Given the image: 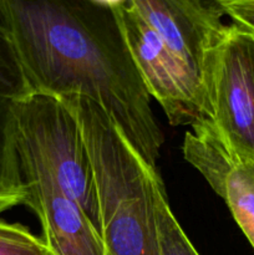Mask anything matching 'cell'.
Here are the masks:
<instances>
[{
  "instance_id": "obj_1",
  "label": "cell",
  "mask_w": 254,
  "mask_h": 255,
  "mask_svg": "<svg viewBox=\"0 0 254 255\" xmlns=\"http://www.w3.org/2000/svg\"><path fill=\"white\" fill-rule=\"evenodd\" d=\"M0 21L11 34L34 94L95 101L137 154L157 168L163 132L114 0H0Z\"/></svg>"
},
{
  "instance_id": "obj_2",
  "label": "cell",
  "mask_w": 254,
  "mask_h": 255,
  "mask_svg": "<svg viewBox=\"0 0 254 255\" xmlns=\"http://www.w3.org/2000/svg\"><path fill=\"white\" fill-rule=\"evenodd\" d=\"M81 127L96 182L105 255H159L153 173L107 112L80 95L61 97Z\"/></svg>"
},
{
  "instance_id": "obj_3",
  "label": "cell",
  "mask_w": 254,
  "mask_h": 255,
  "mask_svg": "<svg viewBox=\"0 0 254 255\" xmlns=\"http://www.w3.org/2000/svg\"><path fill=\"white\" fill-rule=\"evenodd\" d=\"M15 114L17 136L34 147L62 189L80 204L100 234L94 169L74 112L61 99L32 94L15 102Z\"/></svg>"
},
{
  "instance_id": "obj_4",
  "label": "cell",
  "mask_w": 254,
  "mask_h": 255,
  "mask_svg": "<svg viewBox=\"0 0 254 255\" xmlns=\"http://www.w3.org/2000/svg\"><path fill=\"white\" fill-rule=\"evenodd\" d=\"M209 122L224 142L254 158V34L237 24L217 47L208 84Z\"/></svg>"
},
{
  "instance_id": "obj_5",
  "label": "cell",
  "mask_w": 254,
  "mask_h": 255,
  "mask_svg": "<svg viewBox=\"0 0 254 255\" xmlns=\"http://www.w3.org/2000/svg\"><path fill=\"white\" fill-rule=\"evenodd\" d=\"M114 4L139 76L151 99L161 105L169 124L192 127L209 121L204 95L136 11L131 0H114Z\"/></svg>"
},
{
  "instance_id": "obj_6",
  "label": "cell",
  "mask_w": 254,
  "mask_h": 255,
  "mask_svg": "<svg viewBox=\"0 0 254 255\" xmlns=\"http://www.w3.org/2000/svg\"><path fill=\"white\" fill-rule=\"evenodd\" d=\"M208 104L214 52L227 30L219 0H131ZM209 107V104H208Z\"/></svg>"
},
{
  "instance_id": "obj_7",
  "label": "cell",
  "mask_w": 254,
  "mask_h": 255,
  "mask_svg": "<svg viewBox=\"0 0 254 255\" xmlns=\"http://www.w3.org/2000/svg\"><path fill=\"white\" fill-rule=\"evenodd\" d=\"M26 201L42 228L50 255H105L99 232L80 204L62 189L34 147L16 134Z\"/></svg>"
},
{
  "instance_id": "obj_8",
  "label": "cell",
  "mask_w": 254,
  "mask_h": 255,
  "mask_svg": "<svg viewBox=\"0 0 254 255\" xmlns=\"http://www.w3.org/2000/svg\"><path fill=\"white\" fill-rule=\"evenodd\" d=\"M182 152L223 199L254 249V158L237 154L209 121L184 133Z\"/></svg>"
},
{
  "instance_id": "obj_9",
  "label": "cell",
  "mask_w": 254,
  "mask_h": 255,
  "mask_svg": "<svg viewBox=\"0 0 254 255\" xmlns=\"http://www.w3.org/2000/svg\"><path fill=\"white\" fill-rule=\"evenodd\" d=\"M26 197L16 144L15 102L0 99V213L25 204Z\"/></svg>"
},
{
  "instance_id": "obj_10",
  "label": "cell",
  "mask_w": 254,
  "mask_h": 255,
  "mask_svg": "<svg viewBox=\"0 0 254 255\" xmlns=\"http://www.w3.org/2000/svg\"><path fill=\"white\" fill-rule=\"evenodd\" d=\"M153 192L159 255H199L172 213L158 171L153 173Z\"/></svg>"
},
{
  "instance_id": "obj_11",
  "label": "cell",
  "mask_w": 254,
  "mask_h": 255,
  "mask_svg": "<svg viewBox=\"0 0 254 255\" xmlns=\"http://www.w3.org/2000/svg\"><path fill=\"white\" fill-rule=\"evenodd\" d=\"M32 94L11 34L0 21V99L20 102Z\"/></svg>"
},
{
  "instance_id": "obj_12",
  "label": "cell",
  "mask_w": 254,
  "mask_h": 255,
  "mask_svg": "<svg viewBox=\"0 0 254 255\" xmlns=\"http://www.w3.org/2000/svg\"><path fill=\"white\" fill-rule=\"evenodd\" d=\"M0 255H50L41 238L21 224L0 221Z\"/></svg>"
},
{
  "instance_id": "obj_13",
  "label": "cell",
  "mask_w": 254,
  "mask_h": 255,
  "mask_svg": "<svg viewBox=\"0 0 254 255\" xmlns=\"http://www.w3.org/2000/svg\"><path fill=\"white\" fill-rule=\"evenodd\" d=\"M224 15L254 34V0H219Z\"/></svg>"
}]
</instances>
